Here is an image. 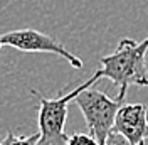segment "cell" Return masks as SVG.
I'll use <instances>...</instances> for the list:
<instances>
[{
  "mask_svg": "<svg viewBox=\"0 0 148 145\" xmlns=\"http://www.w3.org/2000/svg\"><path fill=\"white\" fill-rule=\"evenodd\" d=\"M148 37L136 42L125 37L110 56L101 57L103 78H108L118 86L120 91H128L130 86H148Z\"/></svg>",
  "mask_w": 148,
  "mask_h": 145,
  "instance_id": "6da1fadb",
  "label": "cell"
},
{
  "mask_svg": "<svg viewBox=\"0 0 148 145\" xmlns=\"http://www.w3.org/2000/svg\"><path fill=\"white\" fill-rule=\"evenodd\" d=\"M103 78L101 71L92 74L88 81H84L81 86L74 88V90L59 95L57 98L49 100L44 95H40L37 90H30V93L39 100V108H37V122H39V142L37 145H66L67 144V133L64 132L66 118H67V108L69 103L74 101V98L84 90L89 88L94 83H98Z\"/></svg>",
  "mask_w": 148,
  "mask_h": 145,
  "instance_id": "7a4b0ae2",
  "label": "cell"
},
{
  "mask_svg": "<svg viewBox=\"0 0 148 145\" xmlns=\"http://www.w3.org/2000/svg\"><path fill=\"white\" fill-rule=\"evenodd\" d=\"M126 91H118L116 98H110L103 91L94 90L92 86L84 88L76 98L74 103L83 111L86 127L99 144L114 130V120L118 110L125 105Z\"/></svg>",
  "mask_w": 148,
  "mask_h": 145,
  "instance_id": "3957f363",
  "label": "cell"
},
{
  "mask_svg": "<svg viewBox=\"0 0 148 145\" xmlns=\"http://www.w3.org/2000/svg\"><path fill=\"white\" fill-rule=\"evenodd\" d=\"M9 46L22 52H51L67 59V63L76 69L83 68V59H79L76 54L67 51L62 42H59L54 36H49L44 32H39L36 29H18L10 30L0 36V47Z\"/></svg>",
  "mask_w": 148,
  "mask_h": 145,
  "instance_id": "277c9868",
  "label": "cell"
},
{
  "mask_svg": "<svg viewBox=\"0 0 148 145\" xmlns=\"http://www.w3.org/2000/svg\"><path fill=\"white\" fill-rule=\"evenodd\" d=\"M114 130L126 137L131 145H143L148 138V106L143 103H125L116 113Z\"/></svg>",
  "mask_w": 148,
  "mask_h": 145,
  "instance_id": "5b68a950",
  "label": "cell"
},
{
  "mask_svg": "<svg viewBox=\"0 0 148 145\" xmlns=\"http://www.w3.org/2000/svg\"><path fill=\"white\" fill-rule=\"evenodd\" d=\"M39 137H40V132L37 130L36 133L27 137H22L14 133V130H9L7 132V137L3 140H0V145H37L39 142Z\"/></svg>",
  "mask_w": 148,
  "mask_h": 145,
  "instance_id": "8992f818",
  "label": "cell"
},
{
  "mask_svg": "<svg viewBox=\"0 0 148 145\" xmlns=\"http://www.w3.org/2000/svg\"><path fill=\"white\" fill-rule=\"evenodd\" d=\"M66 145H101L94 137L89 133H74L67 138V144Z\"/></svg>",
  "mask_w": 148,
  "mask_h": 145,
  "instance_id": "52a82bcc",
  "label": "cell"
},
{
  "mask_svg": "<svg viewBox=\"0 0 148 145\" xmlns=\"http://www.w3.org/2000/svg\"><path fill=\"white\" fill-rule=\"evenodd\" d=\"M101 145H131V142H130L125 135H121L120 132L113 130L110 135L106 137V140H104Z\"/></svg>",
  "mask_w": 148,
  "mask_h": 145,
  "instance_id": "ba28073f",
  "label": "cell"
}]
</instances>
